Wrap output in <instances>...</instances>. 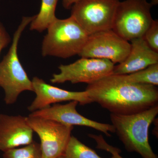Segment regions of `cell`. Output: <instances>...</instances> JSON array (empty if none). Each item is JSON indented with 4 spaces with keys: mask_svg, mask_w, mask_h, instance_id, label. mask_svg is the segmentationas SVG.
Listing matches in <instances>:
<instances>
[{
    "mask_svg": "<svg viewBox=\"0 0 158 158\" xmlns=\"http://www.w3.org/2000/svg\"><path fill=\"white\" fill-rule=\"evenodd\" d=\"M85 91L93 102L114 114L130 115L158 105L156 86L129 82L122 75L105 77L88 85Z\"/></svg>",
    "mask_w": 158,
    "mask_h": 158,
    "instance_id": "6da1fadb",
    "label": "cell"
},
{
    "mask_svg": "<svg viewBox=\"0 0 158 158\" xmlns=\"http://www.w3.org/2000/svg\"><path fill=\"white\" fill-rule=\"evenodd\" d=\"M158 114V106L130 115L110 114V119L119 140L129 152L138 153L143 158H158L148 139L150 125Z\"/></svg>",
    "mask_w": 158,
    "mask_h": 158,
    "instance_id": "7a4b0ae2",
    "label": "cell"
},
{
    "mask_svg": "<svg viewBox=\"0 0 158 158\" xmlns=\"http://www.w3.org/2000/svg\"><path fill=\"white\" fill-rule=\"evenodd\" d=\"M35 17V15L23 18L15 32L9 52L0 62V87L4 90V101L7 105L15 103L19 94L23 91H34L32 81L20 62L17 52L23 32Z\"/></svg>",
    "mask_w": 158,
    "mask_h": 158,
    "instance_id": "3957f363",
    "label": "cell"
},
{
    "mask_svg": "<svg viewBox=\"0 0 158 158\" xmlns=\"http://www.w3.org/2000/svg\"><path fill=\"white\" fill-rule=\"evenodd\" d=\"M48 30L42 44L43 56L66 59L78 55L89 35L73 17L57 19Z\"/></svg>",
    "mask_w": 158,
    "mask_h": 158,
    "instance_id": "277c9868",
    "label": "cell"
},
{
    "mask_svg": "<svg viewBox=\"0 0 158 158\" xmlns=\"http://www.w3.org/2000/svg\"><path fill=\"white\" fill-rule=\"evenodd\" d=\"M152 6L147 0L119 2L112 30L128 41L142 38L154 20L151 13Z\"/></svg>",
    "mask_w": 158,
    "mask_h": 158,
    "instance_id": "5b68a950",
    "label": "cell"
},
{
    "mask_svg": "<svg viewBox=\"0 0 158 158\" xmlns=\"http://www.w3.org/2000/svg\"><path fill=\"white\" fill-rule=\"evenodd\" d=\"M119 0H81L71 9V16L90 35L112 30Z\"/></svg>",
    "mask_w": 158,
    "mask_h": 158,
    "instance_id": "8992f818",
    "label": "cell"
},
{
    "mask_svg": "<svg viewBox=\"0 0 158 158\" xmlns=\"http://www.w3.org/2000/svg\"><path fill=\"white\" fill-rule=\"evenodd\" d=\"M28 123L40 141L43 158H58L63 156L71 136L73 126L29 115Z\"/></svg>",
    "mask_w": 158,
    "mask_h": 158,
    "instance_id": "52a82bcc",
    "label": "cell"
},
{
    "mask_svg": "<svg viewBox=\"0 0 158 158\" xmlns=\"http://www.w3.org/2000/svg\"><path fill=\"white\" fill-rule=\"evenodd\" d=\"M114 66L107 59L81 58L71 64L59 65L60 73L54 74L50 81L53 84L69 81L90 85L113 74Z\"/></svg>",
    "mask_w": 158,
    "mask_h": 158,
    "instance_id": "ba28073f",
    "label": "cell"
},
{
    "mask_svg": "<svg viewBox=\"0 0 158 158\" xmlns=\"http://www.w3.org/2000/svg\"><path fill=\"white\" fill-rule=\"evenodd\" d=\"M131 43L112 30L89 35L78 56L81 58L107 59L115 63L123 62L129 54Z\"/></svg>",
    "mask_w": 158,
    "mask_h": 158,
    "instance_id": "9c48e42d",
    "label": "cell"
},
{
    "mask_svg": "<svg viewBox=\"0 0 158 158\" xmlns=\"http://www.w3.org/2000/svg\"><path fill=\"white\" fill-rule=\"evenodd\" d=\"M78 103V102L72 101L66 104H55L52 106L32 112L30 115L48 118L68 125L91 127L103 133L108 137L111 136L110 132H115L113 125L98 122L81 115L76 109Z\"/></svg>",
    "mask_w": 158,
    "mask_h": 158,
    "instance_id": "30bf717a",
    "label": "cell"
},
{
    "mask_svg": "<svg viewBox=\"0 0 158 158\" xmlns=\"http://www.w3.org/2000/svg\"><path fill=\"white\" fill-rule=\"evenodd\" d=\"M36 97L28 107L32 112L50 106L52 104L76 101L81 106L93 102L86 91H71L61 89L46 83L43 79L35 77L32 80Z\"/></svg>",
    "mask_w": 158,
    "mask_h": 158,
    "instance_id": "8fae6325",
    "label": "cell"
},
{
    "mask_svg": "<svg viewBox=\"0 0 158 158\" xmlns=\"http://www.w3.org/2000/svg\"><path fill=\"white\" fill-rule=\"evenodd\" d=\"M34 132L27 117L0 114V151L3 152L31 144Z\"/></svg>",
    "mask_w": 158,
    "mask_h": 158,
    "instance_id": "7c38bea8",
    "label": "cell"
},
{
    "mask_svg": "<svg viewBox=\"0 0 158 158\" xmlns=\"http://www.w3.org/2000/svg\"><path fill=\"white\" fill-rule=\"evenodd\" d=\"M131 42L128 56L123 62L114 66L113 74H129L158 63V52L151 48L143 37Z\"/></svg>",
    "mask_w": 158,
    "mask_h": 158,
    "instance_id": "4fadbf2b",
    "label": "cell"
},
{
    "mask_svg": "<svg viewBox=\"0 0 158 158\" xmlns=\"http://www.w3.org/2000/svg\"><path fill=\"white\" fill-rule=\"evenodd\" d=\"M58 1L59 0H41L39 13L35 15V18L30 23L31 31L42 32L47 30L56 20L55 12Z\"/></svg>",
    "mask_w": 158,
    "mask_h": 158,
    "instance_id": "5bb4252c",
    "label": "cell"
},
{
    "mask_svg": "<svg viewBox=\"0 0 158 158\" xmlns=\"http://www.w3.org/2000/svg\"><path fill=\"white\" fill-rule=\"evenodd\" d=\"M62 158H102L95 151L71 135Z\"/></svg>",
    "mask_w": 158,
    "mask_h": 158,
    "instance_id": "9a60e30c",
    "label": "cell"
},
{
    "mask_svg": "<svg viewBox=\"0 0 158 158\" xmlns=\"http://www.w3.org/2000/svg\"><path fill=\"white\" fill-rule=\"evenodd\" d=\"M121 75L126 80L132 83L157 86L158 63L136 72Z\"/></svg>",
    "mask_w": 158,
    "mask_h": 158,
    "instance_id": "2e32d148",
    "label": "cell"
},
{
    "mask_svg": "<svg viewBox=\"0 0 158 158\" xmlns=\"http://www.w3.org/2000/svg\"><path fill=\"white\" fill-rule=\"evenodd\" d=\"M3 158H43L40 144L33 141L20 148H13L4 152Z\"/></svg>",
    "mask_w": 158,
    "mask_h": 158,
    "instance_id": "e0dca14e",
    "label": "cell"
},
{
    "mask_svg": "<svg viewBox=\"0 0 158 158\" xmlns=\"http://www.w3.org/2000/svg\"><path fill=\"white\" fill-rule=\"evenodd\" d=\"M143 38L151 48L158 52V20H153Z\"/></svg>",
    "mask_w": 158,
    "mask_h": 158,
    "instance_id": "ac0fdd59",
    "label": "cell"
},
{
    "mask_svg": "<svg viewBox=\"0 0 158 158\" xmlns=\"http://www.w3.org/2000/svg\"><path fill=\"white\" fill-rule=\"evenodd\" d=\"M90 138L93 139L96 142V148L98 149L103 150L112 154V156L115 158H123L119 155L121 151L117 148L113 147L107 143L102 135H96L93 134H88Z\"/></svg>",
    "mask_w": 158,
    "mask_h": 158,
    "instance_id": "d6986e66",
    "label": "cell"
},
{
    "mask_svg": "<svg viewBox=\"0 0 158 158\" xmlns=\"http://www.w3.org/2000/svg\"><path fill=\"white\" fill-rule=\"evenodd\" d=\"M11 38L3 24L0 22V54L2 50L8 46Z\"/></svg>",
    "mask_w": 158,
    "mask_h": 158,
    "instance_id": "ffe728a7",
    "label": "cell"
},
{
    "mask_svg": "<svg viewBox=\"0 0 158 158\" xmlns=\"http://www.w3.org/2000/svg\"><path fill=\"white\" fill-rule=\"evenodd\" d=\"M80 1L81 0H62V5L65 9H69L74 4Z\"/></svg>",
    "mask_w": 158,
    "mask_h": 158,
    "instance_id": "44dd1931",
    "label": "cell"
},
{
    "mask_svg": "<svg viewBox=\"0 0 158 158\" xmlns=\"http://www.w3.org/2000/svg\"><path fill=\"white\" fill-rule=\"evenodd\" d=\"M58 158H62V156H61L59 157Z\"/></svg>",
    "mask_w": 158,
    "mask_h": 158,
    "instance_id": "7402d4cb",
    "label": "cell"
},
{
    "mask_svg": "<svg viewBox=\"0 0 158 158\" xmlns=\"http://www.w3.org/2000/svg\"><path fill=\"white\" fill-rule=\"evenodd\" d=\"M110 158H115L114 157H113V156H112V157Z\"/></svg>",
    "mask_w": 158,
    "mask_h": 158,
    "instance_id": "603a6c76",
    "label": "cell"
}]
</instances>
